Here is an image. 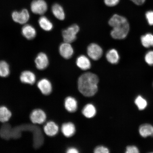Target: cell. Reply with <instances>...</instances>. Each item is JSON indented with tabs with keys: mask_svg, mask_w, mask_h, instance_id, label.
Returning <instances> with one entry per match:
<instances>
[{
	"mask_svg": "<svg viewBox=\"0 0 153 153\" xmlns=\"http://www.w3.org/2000/svg\"><path fill=\"white\" fill-rule=\"evenodd\" d=\"M99 81L98 76L95 74L91 72L85 73L78 78V90L84 96L93 97L98 91Z\"/></svg>",
	"mask_w": 153,
	"mask_h": 153,
	"instance_id": "cell-1",
	"label": "cell"
},
{
	"mask_svg": "<svg viewBox=\"0 0 153 153\" xmlns=\"http://www.w3.org/2000/svg\"><path fill=\"white\" fill-rule=\"evenodd\" d=\"M113 29L111 34L114 39H122L125 38L129 30V25L125 17L117 14L113 15L108 22Z\"/></svg>",
	"mask_w": 153,
	"mask_h": 153,
	"instance_id": "cell-2",
	"label": "cell"
},
{
	"mask_svg": "<svg viewBox=\"0 0 153 153\" xmlns=\"http://www.w3.org/2000/svg\"><path fill=\"white\" fill-rule=\"evenodd\" d=\"M79 27L77 25L74 24L62 31V36L65 42L71 43L76 39V35L79 31Z\"/></svg>",
	"mask_w": 153,
	"mask_h": 153,
	"instance_id": "cell-3",
	"label": "cell"
},
{
	"mask_svg": "<svg viewBox=\"0 0 153 153\" xmlns=\"http://www.w3.org/2000/svg\"><path fill=\"white\" fill-rule=\"evenodd\" d=\"M30 9L34 14L43 15L47 10L48 5L44 0H34L31 4Z\"/></svg>",
	"mask_w": 153,
	"mask_h": 153,
	"instance_id": "cell-4",
	"label": "cell"
},
{
	"mask_svg": "<svg viewBox=\"0 0 153 153\" xmlns=\"http://www.w3.org/2000/svg\"><path fill=\"white\" fill-rule=\"evenodd\" d=\"M12 17L15 22L20 24H24L29 20L30 15L27 10L24 9L20 12L14 11L12 13Z\"/></svg>",
	"mask_w": 153,
	"mask_h": 153,
	"instance_id": "cell-5",
	"label": "cell"
},
{
	"mask_svg": "<svg viewBox=\"0 0 153 153\" xmlns=\"http://www.w3.org/2000/svg\"><path fill=\"white\" fill-rule=\"evenodd\" d=\"M87 53L93 60H97L102 56L103 51L100 46L95 43H92L87 48Z\"/></svg>",
	"mask_w": 153,
	"mask_h": 153,
	"instance_id": "cell-6",
	"label": "cell"
},
{
	"mask_svg": "<svg viewBox=\"0 0 153 153\" xmlns=\"http://www.w3.org/2000/svg\"><path fill=\"white\" fill-rule=\"evenodd\" d=\"M47 116L45 112L41 109H36L32 112L30 118L33 124H42L46 120Z\"/></svg>",
	"mask_w": 153,
	"mask_h": 153,
	"instance_id": "cell-7",
	"label": "cell"
},
{
	"mask_svg": "<svg viewBox=\"0 0 153 153\" xmlns=\"http://www.w3.org/2000/svg\"><path fill=\"white\" fill-rule=\"evenodd\" d=\"M35 62L36 66L38 69L43 70L46 68L48 65V58L45 53H41L36 57Z\"/></svg>",
	"mask_w": 153,
	"mask_h": 153,
	"instance_id": "cell-8",
	"label": "cell"
},
{
	"mask_svg": "<svg viewBox=\"0 0 153 153\" xmlns=\"http://www.w3.org/2000/svg\"><path fill=\"white\" fill-rule=\"evenodd\" d=\"M37 87L41 93L45 95H49L52 91L51 82L45 78L42 79L38 82Z\"/></svg>",
	"mask_w": 153,
	"mask_h": 153,
	"instance_id": "cell-9",
	"label": "cell"
},
{
	"mask_svg": "<svg viewBox=\"0 0 153 153\" xmlns=\"http://www.w3.org/2000/svg\"><path fill=\"white\" fill-rule=\"evenodd\" d=\"M59 52L62 57L65 59L71 58L74 54V49L70 43L64 42L60 45Z\"/></svg>",
	"mask_w": 153,
	"mask_h": 153,
	"instance_id": "cell-10",
	"label": "cell"
},
{
	"mask_svg": "<svg viewBox=\"0 0 153 153\" xmlns=\"http://www.w3.org/2000/svg\"><path fill=\"white\" fill-rule=\"evenodd\" d=\"M59 127L54 122H47L44 127V131L46 134L50 137L56 135L59 131Z\"/></svg>",
	"mask_w": 153,
	"mask_h": 153,
	"instance_id": "cell-11",
	"label": "cell"
},
{
	"mask_svg": "<svg viewBox=\"0 0 153 153\" xmlns=\"http://www.w3.org/2000/svg\"><path fill=\"white\" fill-rule=\"evenodd\" d=\"M20 79L22 83L33 85L36 82V77L33 72L29 71H26L21 74Z\"/></svg>",
	"mask_w": 153,
	"mask_h": 153,
	"instance_id": "cell-12",
	"label": "cell"
},
{
	"mask_svg": "<svg viewBox=\"0 0 153 153\" xmlns=\"http://www.w3.org/2000/svg\"><path fill=\"white\" fill-rule=\"evenodd\" d=\"M64 105L65 108L68 112H74L77 110V101L74 97H68L65 99Z\"/></svg>",
	"mask_w": 153,
	"mask_h": 153,
	"instance_id": "cell-13",
	"label": "cell"
},
{
	"mask_svg": "<svg viewBox=\"0 0 153 153\" xmlns=\"http://www.w3.org/2000/svg\"><path fill=\"white\" fill-rule=\"evenodd\" d=\"M62 131L65 137H69L73 136L75 134L76 128L71 122H68L62 124Z\"/></svg>",
	"mask_w": 153,
	"mask_h": 153,
	"instance_id": "cell-14",
	"label": "cell"
},
{
	"mask_svg": "<svg viewBox=\"0 0 153 153\" xmlns=\"http://www.w3.org/2000/svg\"><path fill=\"white\" fill-rule=\"evenodd\" d=\"M76 64L79 68L83 70H87L90 68L91 64L89 59L85 55H82L76 59Z\"/></svg>",
	"mask_w": 153,
	"mask_h": 153,
	"instance_id": "cell-15",
	"label": "cell"
},
{
	"mask_svg": "<svg viewBox=\"0 0 153 153\" xmlns=\"http://www.w3.org/2000/svg\"><path fill=\"white\" fill-rule=\"evenodd\" d=\"M23 36L28 40L33 39L36 35V31L33 26L29 25H25L22 29Z\"/></svg>",
	"mask_w": 153,
	"mask_h": 153,
	"instance_id": "cell-16",
	"label": "cell"
},
{
	"mask_svg": "<svg viewBox=\"0 0 153 153\" xmlns=\"http://www.w3.org/2000/svg\"><path fill=\"white\" fill-rule=\"evenodd\" d=\"M139 133L141 137H146L153 136V126L151 124H145L141 125L139 128Z\"/></svg>",
	"mask_w": 153,
	"mask_h": 153,
	"instance_id": "cell-17",
	"label": "cell"
},
{
	"mask_svg": "<svg viewBox=\"0 0 153 153\" xmlns=\"http://www.w3.org/2000/svg\"><path fill=\"white\" fill-rule=\"evenodd\" d=\"M33 131L34 146L36 148H39L43 145L44 142L43 134L39 128L35 127Z\"/></svg>",
	"mask_w": 153,
	"mask_h": 153,
	"instance_id": "cell-18",
	"label": "cell"
},
{
	"mask_svg": "<svg viewBox=\"0 0 153 153\" xmlns=\"http://www.w3.org/2000/svg\"><path fill=\"white\" fill-rule=\"evenodd\" d=\"M82 112L85 117L91 118L95 116L97 113V110L94 105L91 104H88L84 107Z\"/></svg>",
	"mask_w": 153,
	"mask_h": 153,
	"instance_id": "cell-19",
	"label": "cell"
},
{
	"mask_svg": "<svg viewBox=\"0 0 153 153\" xmlns=\"http://www.w3.org/2000/svg\"><path fill=\"white\" fill-rule=\"evenodd\" d=\"M54 16L59 20H63L65 18L64 11L62 7L58 4H53L51 8Z\"/></svg>",
	"mask_w": 153,
	"mask_h": 153,
	"instance_id": "cell-20",
	"label": "cell"
},
{
	"mask_svg": "<svg viewBox=\"0 0 153 153\" xmlns=\"http://www.w3.org/2000/svg\"><path fill=\"white\" fill-rule=\"evenodd\" d=\"M107 60L111 64H117L119 62L120 56L117 51L115 49H112L107 52L106 55Z\"/></svg>",
	"mask_w": 153,
	"mask_h": 153,
	"instance_id": "cell-21",
	"label": "cell"
},
{
	"mask_svg": "<svg viewBox=\"0 0 153 153\" xmlns=\"http://www.w3.org/2000/svg\"><path fill=\"white\" fill-rule=\"evenodd\" d=\"M38 23L41 27L45 31H50L53 28L52 23L46 17H41L38 21Z\"/></svg>",
	"mask_w": 153,
	"mask_h": 153,
	"instance_id": "cell-22",
	"label": "cell"
},
{
	"mask_svg": "<svg viewBox=\"0 0 153 153\" xmlns=\"http://www.w3.org/2000/svg\"><path fill=\"white\" fill-rule=\"evenodd\" d=\"M12 114L8 108L5 106L0 107V122L5 123L10 119Z\"/></svg>",
	"mask_w": 153,
	"mask_h": 153,
	"instance_id": "cell-23",
	"label": "cell"
},
{
	"mask_svg": "<svg viewBox=\"0 0 153 153\" xmlns=\"http://www.w3.org/2000/svg\"><path fill=\"white\" fill-rule=\"evenodd\" d=\"M141 41L143 45L145 48L153 47V35L152 34L147 33L143 36Z\"/></svg>",
	"mask_w": 153,
	"mask_h": 153,
	"instance_id": "cell-24",
	"label": "cell"
},
{
	"mask_svg": "<svg viewBox=\"0 0 153 153\" xmlns=\"http://www.w3.org/2000/svg\"><path fill=\"white\" fill-rule=\"evenodd\" d=\"M10 74L9 66L5 61H0V76L6 77Z\"/></svg>",
	"mask_w": 153,
	"mask_h": 153,
	"instance_id": "cell-25",
	"label": "cell"
},
{
	"mask_svg": "<svg viewBox=\"0 0 153 153\" xmlns=\"http://www.w3.org/2000/svg\"><path fill=\"white\" fill-rule=\"evenodd\" d=\"M134 102L140 110H144L148 105V102L146 99L140 95L138 96L136 98Z\"/></svg>",
	"mask_w": 153,
	"mask_h": 153,
	"instance_id": "cell-26",
	"label": "cell"
},
{
	"mask_svg": "<svg viewBox=\"0 0 153 153\" xmlns=\"http://www.w3.org/2000/svg\"><path fill=\"white\" fill-rule=\"evenodd\" d=\"M11 130L10 126L5 124L3 126L1 129L0 132L1 136L5 139H9L11 137Z\"/></svg>",
	"mask_w": 153,
	"mask_h": 153,
	"instance_id": "cell-27",
	"label": "cell"
},
{
	"mask_svg": "<svg viewBox=\"0 0 153 153\" xmlns=\"http://www.w3.org/2000/svg\"><path fill=\"white\" fill-rule=\"evenodd\" d=\"M145 62L149 65H153V51H148L145 55Z\"/></svg>",
	"mask_w": 153,
	"mask_h": 153,
	"instance_id": "cell-28",
	"label": "cell"
},
{
	"mask_svg": "<svg viewBox=\"0 0 153 153\" xmlns=\"http://www.w3.org/2000/svg\"><path fill=\"white\" fill-rule=\"evenodd\" d=\"M109 152V150L108 148L102 146L96 147L94 150L95 153H108Z\"/></svg>",
	"mask_w": 153,
	"mask_h": 153,
	"instance_id": "cell-29",
	"label": "cell"
},
{
	"mask_svg": "<svg viewBox=\"0 0 153 153\" xmlns=\"http://www.w3.org/2000/svg\"><path fill=\"white\" fill-rule=\"evenodd\" d=\"M145 16L149 24L150 25L153 26V11H147Z\"/></svg>",
	"mask_w": 153,
	"mask_h": 153,
	"instance_id": "cell-30",
	"label": "cell"
},
{
	"mask_svg": "<svg viewBox=\"0 0 153 153\" xmlns=\"http://www.w3.org/2000/svg\"><path fill=\"white\" fill-rule=\"evenodd\" d=\"M139 151L137 147L135 146H129L126 148V153H138Z\"/></svg>",
	"mask_w": 153,
	"mask_h": 153,
	"instance_id": "cell-31",
	"label": "cell"
},
{
	"mask_svg": "<svg viewBox=\"0 0 153 153\" xmlns=\"http://www.w3.org/2000/svg\"><path fill=\"white\" fill-rule=\"evenodd\" d=\"M105 4L108 7H114L119 3L120 0H104Z\"/></svg>",
	"mask_w": 153,
	"mask_h": 153,
	"instance_id": "cell-32",
	"label": "cell"
},
{
	"mask_svg": "<svg viewBox=\"0 0 153 153\" xmlns=\"http://www.w3.org/2000/svg\"><path fill=\"white\" fill-rule=\"evenodd\" d=\"M131 1L135 4L140 5L143 4L145 2L146 0H131Z\"/></svg>",
	"mask_w": 153,
	"mask_h": 153,
	"instance_id": "cell-33",
	"label": "cell"
},
{
	"mask_svg": "<svg viewBox=\"0 0 153 153\" xmlns=\"http://www.w3.org/2000/svg\"><path fill=\"white\" fill-rule=\"evenodd\" d=\"M66 152L68 153H78L79 152V151L76 148L71 147V148L68 149Z\"/></svg>",
	"mask_w": 153,
	"mask_h": 153,
	"instance_id": "cell-34",
	"label": "cell"
}]
</instances>
